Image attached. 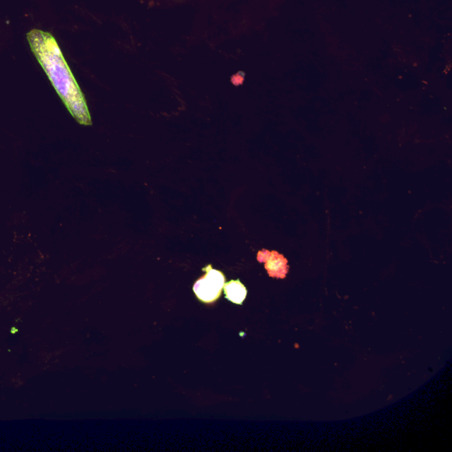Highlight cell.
Listing matches in <instances>:
<instances>
[{"mask_svg": "<svg viewBox=\"0 0 452 452\" xmlns=\"http://www.w3.org/2000/svg\"><path fill=\"white\" fill-rule=\"evenodd\" d=\"M27 39L32 52L71 114L81 125L90 126L86 100L54 37L48 32L32 30Z\"/></svg>", "mask_w": 452, "mask_h": 452, "instance_id": "obj_1", "label": "cell"}, {"mask_svg": "<svg viewBox=\"0 0 452 452\" xmlns=\"http://www.w3.org/2000/svg\"><path fill=\"white\" fill-rule=\"evenodd\" d=\"M203 270L206 271V274L194 284V292L201 302H214L221 295L224 288L225 275L221 271L212 268L211 265L204 268Z\"/></svg>", "mask_w": 452, "mask_h": 452, "instance_id": "obj_2", "label": "cell"}, {"mask_svg": "<svg viewBox=\"0 0 452 452\" xmlns=\"http://www.w3.org/2000/svg\"><path fill=\"white\" fill-rule=\"evenodd\" d=\"M16 331H17L16 328H13L12 333H16Z\"/></svg>", "mask_w": 452, "mask_h": 452, "instance_id": "obj_5", "label": "cell"}, {"mask_svg": "<svg viewBox=\"0 0 452 452\" xmlns=\"http://www.w3.org/2000/svg\"><path fill=\"white\" fill-rule=\"evenodd\" d=\"M260 263H265L268 275L271 278H285L288 273L287 260L278 252H268L267 250L260 251L257 256Z\"/></svg>", "mask_w": 452, "mask_h": 452, "instance_id": "obj_3", "label": "cell"}, {"mask_svg": "<svg viewBox=\"0 0 452 452\" xmlns=\"http://www.w3.org/2000/svg\"><path fill=\"white\" fill-rule=\"evenodd\" d=\"M224 290L226 299L232 303L238 304V305H242L247 295L245 285L239 280H232L226 282Z\"/></svg>", "mask_w": 452, "mask_h": 452, "instance_id": "obj_4", "label": "cell"}]
</instances>
